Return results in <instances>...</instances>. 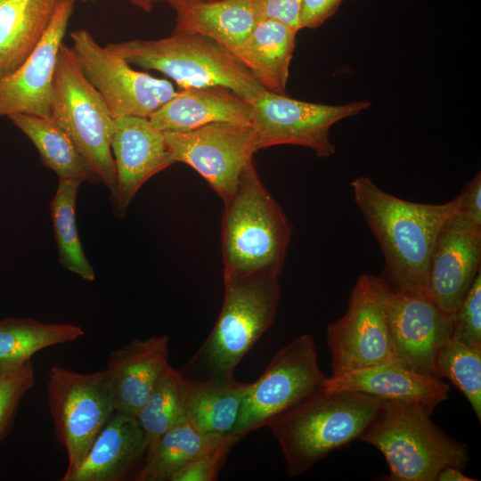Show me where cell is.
<instances>
[{
    "label": "cell",
    "mask_w": 481,
    "mask_h": 481,
    "mask_svg": "<svg viewBox=\"0 0 481 481\" xmlns=\"http://www.w3.org/2000/svg\"><path fill=\"white\" fill-rule=\"evenodd\" d=\"M76 0H62L28 59L0 78V117L29 114L51 120V86L57 56Z\"/></svg>",
    "instance_id": "cell-16"
},
{
    "label": "cell",
    "mask_w": 481,
    "mask_h": 481,
    "mask_svg": "<svg viewBox=\"0 0 481 481\" xmlns=\"http://www.w3.org/2000/svg\"><path fill=\"white\" fill-rule=\"evenodd\" d=\"M291 234L289 218L252 164L224 204L221 223L224 279L279 275Z\"/></svg>",
    "instance_id": "cell-3"
},
{
    "label": "cell",
    "mask_w": 481,
    "mask_h": 481,
    "mask_svg": "<svg viewBox=\"0 0 481 481\" xmlns=\"http://www.w3.org/2000/svg\"><path fill=\"white\" fill-rule=\"evenodd\" d=\"M350 186L383 253V280L393 290L426 292L432 248L457 210L458 196L441 204L412 202L385 192L368 176L355 178Z\"/></svg>",
    "instance_id": "cell-1"
},
{
    "label": "cell",
    "mask_w": 481,
    "mask_h": 481,
    "mask_svg": "<svg viewBox=\"0 0 481 481\" xmlns=\"http://www.w3.org/2000/svg\"><path fill=\"white\" fill-rule=\"evenodd\" d=\"M416 404L382 401L381 407L358 439L385 457L388 481H436L446 466L463 470L469 461L465 443L444 433Z\"/></svg>",
    "instance_id": "cell-4"
},
{
    "label": "cell",
    "mask_w": 481,
    "mask_h": 481,
    "mask_svg": "<svg viewBox=\"0 0 481 481\" xmlns=\"http://www.w3.org/2000/svg\"><path fill=\"white\" fill-rule=\"evenodd\" d=\"M276 274L224 279L222 309L208 338L187 364L207 377L233 376L235 368L273 324L281 292Z\"/></svg>",
    "instance_id": "cell-6"
},
{
    "label": "cell",
    "mask_w": 481,
    "mask_h": 481,
    "mask_svg": "<svg viewBox=\"0 0 481 481\" xmlns=\"http://www.w3.org/2000/svg\"><path fill=\"white\" fill-rule=\"evenodd\" d=\"M69 37L70 50L80 69L114 119L125 116L149 118L177 93L170 81L132 68L118 54L99 45L88 30H73Z\"/></svg>",
    "instance_id": "cell-11"
},
{
    "label": "cell",
    "mask_w": 481,
    "mask_h": 481,
    "mask_svg": "<svg viewBox=\"0 0 481 481\" xmlns=\"http://www.w3.org/2000/svg\"><path fill=\"white\" fill-rule=\"evenodd\" d=\"M202 1H211V0H153L154 4L158 2L167 3L171 7H173V9L182 6V5H185V4H192L196 2H202Z\"/></svg>",
    "instance_id": "cell-40"
},
{
    "label": "cell",
    "mask_w": 481,
    "mask_h": 481,
    "mask_svg": "<svg viewBox=\"0 0 481 481\" xmlns=\"http://www.w3.org/2000/svg\"><path fill=\"white\" fill-rule=\"evenodd\" d=\"M477 479L471 478L463 474L462 469L453 467L446 466L443 468L437 474L436 481H475Z\"/></svg>",
    "instance_id": "cell-38"
},
{
    "label": "cell",
    "mask_w": 481,
    "mask_h": 481,
    "mask_svg": "<svg viewBox=\"0 0 481 481\" xmlns=\"http://www.w3.org/2000/svg\"><path fill=\"white\" fill-rule=\"evenodd\" d=\"M381 400L353 390H327L305 397L266 427L278 442L289 477L306 472L330 452L358 439Z\"/></svg>",
    "instance_id": "cell-2"
},
{
    "label": "cell",
    "mask_w": 481,
    "mask_h": 481,
    "mask_svg": "<svg viewBox=\"0 0 481 481\" xmlns=\"http://www.w3.org/2000/svg\"><path fill=\"white\" fill-rule=\"evenodd\" d=\"M35 379L32 360L16 370L0 372V444L10 433L20 404L34 387Z\"/></svg>",
    "instance_id": "cell-32"
},
{
    "label": "cell",
    "mask_w": 481,
    "mask_h": 481,
    "mask_svg": "<svg viewBox=\"0 0 481 481\" xmlns=\"http://www.w3.org/2000/svg\"><path fill=\"white\" fill-rule=\"evenodd\" d=\"M481 264V227L455 213L441 227L430 254L426 293L452 315Z\"/></svg>",
    "instance_id": "cell-15"
},
{
    "label": "cell",
    "mask_w": 481,
    "mask_h": 481,
    "mask_svg": "<svg viewBox=\"0 0 481 481\" xmlns=\"http://www.w3.org/2000/svg\"><path fill=\"white\" fill-rule=\"evenodd\" d=\"M248 387L249 383L238 381L234 376L200 379L185 376L187 420L205 433L232 434Z\"/></svg>",
    "instance_id": "cell-25"
},
{
    "label": "cell",
    "mask_w": 481,
    "mask_h": 481,
    "mask_svg": "<svg viewBox=\"0 0 481 481\" xmlns=\"http://www.w3.org/2000/svg\"><path fill=\"white\" fill-rule=\"evenodd\" d=\"M368 100L343 104L308 102L265 90L252 103L251 126L257 151L275 145H298L320 158L336 151L330 138L333 125L371 107Z\"/></svg>",
    "instance_id": "cell-12"
},
{
    "label": "cell",
    "mask_w": 481,
    "mask_h": 481,
    "mask_svg": "<svg viewBox=\"0 0 481 481\" xmlns=\"http://www.w3.org/2000/svg\"><path fill=\"white\" fill-rule=\"evenodd\" d=\"M452 338L481 346V272L452 315Z\"/></svg>",
    "instance_id": "cell-33"
},
{
    "label": "cell",
    "mask_w": 481,
    "mask_h": 481,
    "mask_svg": "<svg viewBox=\"0 0 481 481\" xmlns=\"http://www.w3.org/2000/svg\"><path fill=\"white\" fill-rule=\"evenodd\" d=\"M111 151L116 167L117 193L113 205L124 216L140 188L175 163L164 132L147 118L125 116L114 119Z\"/></svg>",
    "instance_id": "cell-17"
},
{
    "label": "cell",
    "mask_w": 481,
    "mask_h": 481,
    "mask_svg": "<svg viewBox=\"0 0 481 481\" xmlns=\"http://www.w3.org/2000/svg\"><path fill=\"white\" fill-rule=\"evenodd\" d=\"M8 118L34 143L43 164L54 171L59 179L101 182L69 136L54 122L29 114Z\"/></svg>",
    "instance_id": "cell-28"
},
{
    "label": "cell",
    "mask_w": 481,
    "mask_h": 481,
    "mask_svg": "<svg viewBox=\"0 0 481 481\" xmlns=\"http://www.w3.org/2000/svg\"><path fill=\"white\" fill-rule=\"evenodd\" d=\"M62 0H4L0 3V78L28 59Z\"/></svg>",
    "instance_id": "cell-23"
},
{
    "label": "cell",
    "mask_w": 481,
    "mask_h": 481,
    "mask_svg": "<svg viewBox=\"0 0 481 481\" xmlns=\"http://www.w3.org/2000/svg\"><path fill=\"white\" fill-rule=\"evenodd\" d=\"M251 119L252 104L220 86L180 89L149 118L162 132H186L217 122L251 125Z\"/></svg>",
    "instance_id": "cell-21"
},
{
    "label": "cell",
    "mask_w": 481,
    "mask_h": 481,
    "mask_svg": "<svg viewBox=\"0 0 481 481\" xmlns=\"http://www.w3.org/2000/svg\"><path fill=\"white\" fill-rule=\"evenodd\" d=\"M83 2H89V1H94V0H81Z\"/></svg>",
    "instance_id": "cell-41"
},
{
    "label": "cell",
    "mask_w": 481,
    "mask_h": 481,
    "mask_svg": "<svg viewBox=\"0 0 481 481\" xmlns=\"http://www.w3.org/2000/svg\"><path fill=\"white\" fill-rule=\"evenodd\" d=\"M130 4L135 7L141 9L143 12H151L153 7V0H127Z\"/></svg>",
    "instance_id": "cell-39"
},
{
    "label": "cell",
    "mask_w": 481,
    "mask_h": 481,
    "mask_svg": "<svg viewBox=\"0 0 481 481\" xmlns=\"http://www.w3.org/2000/svg\"><path fill=\"white\" fill-rule=\"evenodd\" d=\"M169 338L134 339L112 350L107 367L116 411L136 417L163 370L169 364Z\"/></svg>",
    "instance_id": "cell-18"
},
{
    "label": "cell",
    "mask_w": 481,
    "mask_h": 481,
    "mask_svg": "<svg viewBox=\"0 0 481 481\" xmlns=\"http://www.w3.org/2000/svg\"><path fill=\"white\" fill-rule=\"evenodd\" d=\"M227 436L202 432L188 420L175 425L147 451L135 480L171 481L182 468L216 448Z\"/></svg>",
    "instance_id": "cell-26"
},
{
    "label": "cell",
    "mask_w": 481,
    "mask_h": 481,
    "mask_svg": "<svg viewBox=\"0 0 481 481\" xmlns=\"http://www.w3.org/2000/svg\"><path fill=\"white\" fill-rule=\"evenodd\" d=\"M147 448L146 434L136 417L115 411L64 481H119L146 455Z\"/></svg>",
    "instance_id": "cell-20"
},
{
    "label": "cell",
    "mask_w": 481,
    "mask_h": 481,
    "mask_svg": "<svg viewBox=\"0 0 481 481\" xmlns=\"http://www.w3.org/2000/svg\"><path fill=\"white\" fill-rule=\"evenodd\" d=\"M387 314L393 363L440 378L436 360L452 337V315L444 314L426 292L393 289Z\"/></svg>",
    "instance_id": "cell-14"
},
{
    "label": "cell",
    "mask_w": 481,
    "mask_h": 481,
    "mask_svg": "<svg viewBox=\"0 0 481 481\" xmlns=\"http://www.w3.org/2000/svg\"><path fill=\"white\" fill-rule=\"evenodd\" d=\"M164 135L175 163H184L199 173L224 204L233 196L257 151L250 124L217 122Z\"/></svg>",
    "instance_id": "cell-13"
},
{
    "label": "cell",
    "mask_w": 481,
    "mask_h": 481,
    "mask_svg": "<svg viewBox=\"0 0 481 481\" xmlns=\"http://www.w3.org/2000/svg\"><path fill=\"white\" fill-rule=\"evenodd\" d=\"M326 389L353 390L381 401L416 404L432 413L448 398L450 386L441 378L387 363L329 377Z\"/></svg>",
    "instance_id": "cell-19"
},
{
    "label": "cell",
    "mask_w": 481,
    "mask_h": 481,
    "mask_svg": "<svg viewBox=\"0 0 481 481\" xmlns=\"http://www.w3.org/2000/svg\"><path fill=\"white\" fill-rule=\"evenodd\" d=\"M51 120L69 136L100 181L108 187L113 204L117 193L111 151L114 118L84 76L70 47L63 44L52 80Z\"/></svg>",
    "instance_id": "cell-7"
},
{
    "label": "cell",
    "mask_w": 481,
    "mask_h": 481,
    "mask_svg": "<svg viewBox=\"0 0 481 481\" xmlns=\"http://www.w3.org/2000/svg\"><path fill=\"white\" fill-rule=\"evenodd\" d=\"M85 335L71 323H50L34 319L8 318L0 321V372L16 370L38 351L73 342Z\"/></svg>",
    "instance_id": "cell-27"
},
{
    "label": "cell",
    "mask_w": 481,
    "mask_h": 481,
    "mask_svg": "<svg viewBox=\"0 0 481 481\" xmlns=\"http://www.w3.org/2000/svg\"><path fill=\"white\" fill-rule=\"evenodd\" d=\"M136 419L146 434L147 451L167 430L187 420L184 374L168 364L159 376Z\"/></svg>",
    "instance_id": "cell-29"
},
{
    "label": "cell",
    "mask_w": 481,
    "mask_h": 481,
    "mask_svg": "<svg viewBox=\"0 0 481 481\" xmlns=\"http://www.w3.org/2000/svg\"><path fill=\"white\" fill-rule=\"evenodd\" d=\"M459 202L456 214L481 227V174L478 172L475 177L464 186L461 193L458 195Z\"/></svg>",
    "instance_id": "cell-36"
},
{
    "label": "cell",
    "mask_w": 481,
    "mask_h": 481,
    "mask_svg": "<svg viewBox=\"0 0 481 481\" xmlns=\"http://www.w3.org/2000/svg\"><path fill=\"white\" fill-rule=\"evenodd\" d=\"M173 32L207 37L231 50L252 31L258 18L252 0H211L182 5Z\"/></svg>",
    "instance_id": "cell-24"
},
{
    "label": "cell",
    "mask_w": 481,
    "mask_h": 481,
    "mask_svg": "<svg viewBox=\"0 0 481 481\" xmlns=\"http://www.w3.org/2000/svg\"><path fill=\"white\" fill-rule=\"evenodd\" d=\"M344 0H302L299 20L301 29L322 26L339 8Z\"/></svg>",
    "instance_id": "cell-37"
},
{
    "label": "cell",
    "mask_w": 481,
    "mask_h": 481,
    "mask_svg": "<svg viewBox=\"0 0 481 481\" xmlns=\"http://www.w3.org/2000/svg\"><path fill=\"white\" fill-rule=\"evenodd\" d=\"M240 439L228 435L224 441L210 452L196 458L177 473L171 481H214L217 478L231 448Z\"/></svg>",
    "instance_id": "cell-34"
},
{
    "label": "cell",
    "mask_w": 481,
    "mask_h": 481,
    "mask_svg": "<svg viewBox=\"0 0 481 481\" xmlns=\"http://www.w3.org/2000/svg\"><path fill=\"white\" fill-rule=\"evenodd\" d=\"M106 47L131 65L167 76L181 89L224 87L251 104L265 91L229 49L201 35L173 32L167 37L125 40Z\"/></svg>",
    "instance_id": "cell-5"
},
{
    "label": "cell",
    "mask_w": 481,
    "mask_h": 481,
    "mask_svg": "<svg viewBox=\"0 0 481 481\" xmlns=\"http://www.w3.org/2000/svg\"><path fill=\"white\" fill-rule=\"evenodd\" d=\"M3 1H4V0H0V3H2Z\"/></svg>",
    "instance_id": "cell-42"
},
{
    "label": "cell",
    "mask_w": 481,
    "mask_h": 481,
    "mask_svg": "<svg viewBox=\"0 0 481 481\" xmlns=\"http://www.w3.org/2000/svg\"><path fill=\"white\" fill-rule=\"evenodd\" d=\"M258 21L275 20L295 31L301 30L299 13L302 0H252Z\"/></svg>",
    "instance_id": "cell-35"
},
{
    "label": "cell",
    "mask_w": 481,
    "mask_h": 481,
    "mask_svg": "<svg viewBox=\"0 0 481 481\" xmlns=\"http://www.w3.org/2000/svg\"><path fill=\"white\" fill-rule=\"evenodd\" d=\"M298 32L275 20H262L230 51L265 90L284 94Z\"/></svg>",
    "instance_id": "cell-22"
},
{
    "label": "cell",
    "mask_w": 481,
    "mask_h": 481,
    "mask_svg": "<svg viewBox=\"0 0 481 481\" xmlns=\"http://www.w3.org/2000/svg\"><path fill=\"white\" fill-rule=\"evenodd\" d=\"M436 369L467 398L477 420H481V346L470 345L451 337L440 349Z\"/></svg>",
    "instance_id": "cell-31"
},
{
    "label": "cell",
    "mask_w": 481,
    "mask_h": 481,
    "mask_svg": "<svg viewBox=\"0 0 481 481\" xmlns=\"http://www.w3.org/2000/svg\"><path fill=\"white\" fill-rule=\"evenodd\" d=\"M314 340L297 337L271 359L263 374L244 395L232 435L240 440L311 394L326 387Z\"/></svg>",
    "instance_id": "cell-10"
},
{
    "label": "cell",
    "mask_w": 481,
    "mask_h": 481,
    "mask_svg": "<svg viewBox=\"0 0 481 481\" xmlns=\"http://www.w3.org/2000/svg\"><path fill=\"white\" fill-rule=\"evenodd\" d=\"M47 399L55 436L66 450L64 481L80 464L94 439L116 411L106 369L81 373L53 365Z\"/></svg>",
    "instance_id": "cell-8"
},
{
    "label": "cell",
    "mask_w": 481,
    "mask_h": 481,
    "mask_svg": "<svg viewBox=\"0 0 481 481\" xmlns=\"http://www.w3.org/2000/svg\"><path fill=\"white\" fill-rule=\"evenodd\" d=\"M391 288L381 276L364 273L353 287L343 316L327 326L331 375L393 363L388 323Z\"/></svg>",
    "instance_id": "cell-9"
},
{
    "label": "cell",
    "mask_w": 481,
    "mask_h": 481,
    "mask_svg": "<svg viewBox=\"0 0 481 481\" xmlns=\"http://www.w3.org/2000/svg\"><path fill=\"white\" fill-rule=\"evenodd\" d=\"M81 183L76 180L59 179L50 209L59 262L82 279L93 281L95 273L84 253L76 224V200Z\"/></svg>",
    "instance_id": "cell-30"
}]
</instances>
